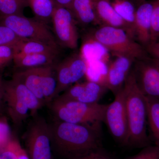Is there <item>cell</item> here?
<instances>
[{
	"instance_id": "7a4b0ae2",
	"label": "cell",
	"mask_w": 159,
	"mask_h": 159,
	"mask_svg": "<svg viewBox=\"0 0 159 159\" xmlns=\"http://www.w3.org/2000/svg\"><path fill=\"white\" fill-rule=\"evenodd\" d=\"M122 89L128 120V146L143 148L150 145L147 133V110L145 97L137 85L132 70Z\"/></svg>"
},
{
	"instance_id": "603a6c76",
	"label": "cell",
	"mask_w": 159,
	"mask_h": 159,
	"mask_svg": "<svg viewBox=\"0 0 159 159\" xmlns=\"http://www.w3.org/2000/svg\"><path fill=\"white\" fill-rule=\"evenodd\" d=\"M28 2L35 18L47 25L51 21L56 7L54 0H28Z\"/></svg>"
},
{
	"instance_id": "52a82bcc",
	"label": "cell",
	"mask_w": 159,
	"mask_h": 159,
	"mask_svg": "<svg viewBox=\"0 0 159 159\" xmlns=\"http://www.w3.org/2000/svg\"><path fill=\"white\" fill-rule=\"evenodd\" d=\"M53 34L59 47L75 50L79 40L77 21L68 8L56 6L51 17Z\"/></svg>"
},
{
	"instance_id": "44dd1931",
	"label": "cell",
	"mask_w": 159,
	"mask_h": 159,
	"mask_svg": "<svg viewBox=\"0 0 159 159\" xmlns=\"http://www.w3.org/2000/svg\"><path fill=\"white\" fill-rule=\"evenodd\" d=\"M108 1L117 14L129 27L134 38V27L136 11V7L134 4L129 0H108Z\"/></svg>"
},
{
	"instance_id": "d590c367",
	"label": "cell",
	"mask_w": 159,
	"mask_h": 159,
	"mask_svg": "<svg viewBox=\"0 0 159 159\" xmlns=\"http://www.w3.org/2000/svg\"><path fill=\"white\" fill-rule=\"evenodd\" d=\"M129 1H131L133 3L134 5H136L137 6L138 5H139V4L142 3V2H144V1H145V0H129Z\"/></svg>"
},
{
	"instance_id": "ba28073f",
	"label": "cell",
	"mask_w": 159,
	"mask_h": 159,
	"mask_svg": "<svg viewBox=\"0 0 159 159\" xmlns=\"http://www.w3.org/2000/svg\"><path fill=\"white\" fill-rule=\"evenodd\" d=\"M57 87L55 99L74 84L79 82L87 74L86 61L79 52H74L55 65Z\"/></svg>"
},
{
	"instance_id": "277c9868",
	"label": "cell",
	"mask_w": 159,
	"mask_h": 159,
	"mask_svg": "<svg viewBox=\"0 0 159 159\" xmlns=\"http://www.w3.org/2000/svg\"><path fill=\"white\" fill-rule=\"evenodd\" d=\"M49 106L55 120L92 125L104 122L107 104L87 103L55 99Z\"/></svg>"
},
{
	"instance_id": "8992f818",
	"label": "cell",
	"mask_w": 159,
	"mask_h": 159,
	"mask_svg": "<svg viewBox=\"0 0 159 159\" xmlns=\"http://www.w3.org/2000/svg\"><path fill=\"white\" fill-rule=\"evenodd\" d=\"M24 134L30 159H53L49 124L44 118L33 116Z\"/></svg>"
},
{
	"instance_id": "4dcf8cb0",
	"label": "cell",
	"mask_w": 159,
	"mask_h": 159,
	"mask_svg": "<svg viewBox=\"0 0 159 159\" xmlns=\"http://www.w3.org/2000/svg\"><path fill=\"white\" fill-rule=\"evenodd\" d=\"M70 159H114L112 157L102 150L100 149L91 152L84 155L76 157Z\"/></svg>"
},
{
	"instance_id": "6da1fadb",
	"label": "cell",
	"mask_w": 159,
	"mask_h": 159,
	"mask_svg": "<svg viewBox=\"0 0 159 159\" xmlns=\"http://www.w3.org/2000/svg\"><path fill=\"white\" fill-rule=\"evenodd\" d=\"M100 124H77L55 120L49 124L52 151L70 159L102 148Z\"/></svg>"
},
{
	"instance_id": "30bf717a",
	"label": "cell",
	"mask_w": 159,
	"mask_h": 159,
	"mask_svg": "<svg viewBox=\"0 0 159 159\" xmlns=\"http://www.w3.org/2000/svg\"><path fill=\"white\" fill-rule=\"evenodd\" d=\"M132 71L142 93L159 99V59L149 55L136 60Z\"/></svg>"
},
{
	"instance_id": "e575fe53",
	"label": "cell",
	"mask_w": 159,
	"mask_h": 159,
	"mask_svg": "<svg viewBox=\"0 0 159 159\" xmlns=\"http://www.w3.org/2000/svg\"><path fill=\"white\" fill-rule=\"evenodd\" d=\"M18 159H30L25 149L20 145L18 152Z\"/></svg>"
},
{
	"instance_id": "d6a6232c",
	"label": "cell",
	"mask_w": 159,
	"mask_h": 159,
	"mask_svg": "<svg viewBox=\"0 0 159 159\" xmlns=\"http://www.w3.org/2000/svg\"><path fill=\"white\" fill-rule=\"evenodd\" d=\"M4 102V81L0 75V115L2 111Z\"/></svg>"
},
{
	"instance_id": "3957f363",
	"label": "cell",
	"mask_w": 159,
	"mask_h": 159,
	"mask_svg": "<svg viewBox=\"0 0 159 159\" xmlns=\"http://www.w3.org/2000/svg\"><path fill=\"white\" fill-rule=\"evenodd\" d=\"M86 37L103 46L112 55H126L136 60L149 55L145 48L123 29L99 26L89 31Z\"/></svg>"
},
{
	"instance_id": "7402d4cb",
	"label": "cell",
	"mask_w": 159,
	"mask_h": 159,
	"mask_svg": "<svg viewBox=\"0 0 159 159\" xmlns=\"http://www.w3.org/2000/svg\"><path fill=\"white\" fill-rule=\"evenodd\" d=\"M145 99L147 122L152 134L155 145L159 147V99L147 97H145Z\"/></svg>"
},
{
	"instance_id": "d6986e66",
	"label": "cell",
	"mask_w": 159,
	"mask_h": 159,
	"mask_svg": "<svg viewBox=\"0 0 159 159\" xmlns=\"http://www.w3.org/2000/svg\"><path fill=\"white\" fill-rule=\"evenodd\" d=\"M108 90L102 83L88 80L83 86L76 101L87 103H99V101Z\"/></svg>"
},
{
	"instance_id": "8d00e7d4",
	"label": "cell",
	"mask_w": 159,
	"mask_h": 159,
	"mask_svg": "<svg viewBox=\"0 0 159 159\" xmlns=\"http://www.w3.org/2000/svg\"><path fill=\"white\" fill-rule=\"evenodd\" d=\"M157 41H159V39Z\"/></svg>"
},
{
	"instance_id": "1f68e13d",
	"label": "cell",
	"mask_w": 159,
	"mask_h": 159,
	"mask_svg": "<svg viewBox=\"0 0 159 159\" xmlns=\"http://www.w3.org/2000/svg\"><path fill=\"white\" fill-rule=\"evenodd\" d=\"M145 49L150 56L159 59V41L151 43Z\"/></svg>"
},
{
	"instance_id": "e0dca14e",
	"label": "cell",
	"mask_w": 159,
	"mask_h": 159,
	"mask_svg": "<svg viewBox=\"0 0 159 159\" xmlns=\"http://www.w3.org/2000/svg\"><path fill=\"white\" fill-rule=\"evenodd\" d=\"M41 70L42 67L20 70L14 73L12 77L24 84L45 106L42 88Z\"/></svg>"
},
{
	"instance_id": "4fadbf2b",
	"label": "cell",
	"mask_w": 159,
	"mask_h": 159,
	"mask_svg": "<svg viewBox=\"0 0 159 159\" xmlns=\"http://www.w3.org/2000/svg\"><path fill=\"white\" fill-rule=\"evenodd\" d=\"M4 95L10 96L19 100L28 107L32 116L45 105L22 83L12 77L4 81Z\"/></svg>"
},
{
	"instance_id": "ffe728a7",
	"label": "cell",
	"mask_w": 159,
	"mask_h": 159,
	"mask_svg": "<svg viewBox=\"0 0 159 159\" xmlns=\"http://www.w3.org/2000/svg\"><path fill=\"white\" fill-rule=\"evenodd\" d=\"M59 47L36 40L23 41L16 45L15 54H59Z\"/></svg>"
},
{
	"instance_id": "83f0119b",
	"label": "cell",
	"mask_w": 159,
	"mask_h": 159,
	"mask_svg": "<svg viewBox=\"0 0 159 159\" xmlns=\"http://www.w3.org/2000/svg\"><path fill=\"white\" fill-rule=\"evenodd\" d=\"M16 45L0 46V72L13 61L16 52Z\"/></svg>"
},
{
	"instance_id": "ac0fdd59",
	"label": "cell",
	"mask_w": 159,
	"mask_h": 159,
	"mask_svg": "<svg viewBox=\"0 0 159 159\" xmlns=\"http://www.w3.org/2000/svg\"><path fill=\"white\" fill-rule=\"evenodd\" d=\"M55 64L42 67L41 84L46 105H49L54 100L57 87Z\"/></svg>"
},
{
	"instance_id": "8fae6325",
	"label": "cell",
	"mask_w": 159,
	"mask_h": 159,
	"mask_svg": "<svg viewBox=\"0 0 159 159\" xmlns=\"http://www.w3.org/2000/svg\"><path fill=\"white\" fill-rule=\"evenodd\" d=\"M113 56L101 82L115 95L123 88L136 59L126 55Z\"/></svg>"
},
{
	"instance_id": "d4e9b609",
	"label": "cell",
	"mask_w": 159,
	"mask_h": 159,
	"mask_svg": "<svg viewBox=\"0 0 159 159\" xmlns=\"http://www.w3.org/2000/svg\"><path fill=\"white\" fill-rule=\"evenodd\" d=\"M25 40H27L19 37L8 27L0 25V46L14 45Z\"/></svg>"
},
{
	"instance_id": "2e32d148",
	"label": "cell",
	"mask_w": 159,
	"mask_h": 159,
	"mask_svg": "<svg viewBox=\"0 0 159 159\" xmlns=\"http://www.w3.org/2000/svg\"><path fill=\"white\" fill-rule=\"evenodd\" d=\"M58 54H15L13 61L20 70L37 68L57 63Z\"/></svg>"
},
{
	"instance_id": "cb8c5ba5",
	"label": "cell",
	"mask_w": 159,
	"mask_h": 159,
	"mask_svg": "<svg viewBox=\"0 0 159 159\" xmlns=\"http://www.w3.org/2000/svg\"><path fill=\"white\" fill-rule=\"evenodd\" d=\"M27 6L28 0H0V16L24 15L23 11Z\"/></svg>"
},
{
	"instance_id": "9a60e30c",
	"label": "cell",
	"mask_w": 159,
	"mask_h": 159,
	"mask_svg": "<svg viewBox=\"0 0 159 159\" xmlns=\"http://www.w3.org/2000/svg\"><path fill=\"white\" fill-rule=\"evenodd\" d=\"M96 2V0H73L69 9L80 25L99 26L95 12Z\"/></svg>"
},
{
	"instance_id": "5bb4252c",
	"label": "cell",
	"mask_w": 159,
	"mask_h": 159,
	"mask_svg": "<svg viewBox=\"0 0 159 159\" xmlns=\"http://www.w3.org/2000/svg\"><path fill=\"white\" fill-rule=\"evenodd\" d=\"M95 12L99 26H109L124 29L133 37L130 28L117 14L108 0H96Z\"/></svg>"
},
{
	"instance_id": "7c38bea8",
	"label": "cell",
	"mask_w": 159,
	"mask_h": 159,
	"mask_svg": "<svg viewBox=\"0 0 159 159\" xmlns=\"http://www.w3.org/2000/svg\"><path fill=\"white\" fill-rule=\"evenodd\" d=\"M152 1L146 0L136 7L134 25V39L146 48L151 43Z\"/></svg>"
},
{
	"instance_id": "f546056e",
	"label": "cell",
	"mask_w": 159,
	"mask_h": 159,
	"mask_svg": "<svg viewBox=\"0 0 159 159\" xmlns=\"http://www.w3.org/2000/svg\"><path fill=\"white\" fill-rule=\"evenodd\" d=\"M126 159H159V147L155 145H148L137 154Z\"/></svg>"
},
{
	"instance_id": "4316f807",
	"label": "cell",
	"mask_w": 159,
	"mask_h": 159,
	"mask_svg": "<svg viewBox=\"0 0 159 159\" xmlns=\"http://www.w3.org/2000/svg\"><path fill=\"white\" fill-rule=\"evenodd\" d=\"M20 145L19 141L12 137L10 142L0 150V159H18Z\"/></svg>"
},
{
	"instance_id": "5b68a950",
	"label": "cell",
	"mask_w": 159,
	"mask_h": 159,
	"mask_svg": "<svg viewBox=\"0 0 159 159\" xmlns=\"http://www.w3.org/2000/svg\"><path fill=\"white\" fill-rule=\"evenodd\" d=\"M0 25L8 27L23 39L60 47L48 25L35 18L27 17L24 15L0 16Z\"/></svg>"
},
{
	"instance_id": "836d02e7",
	"label": "cell",
	"mask_w": 159,
	"mask_h": 159,
	"mask_svg": "<svg viewBox=\"0 0 159 159\" xmlns=\"http://www.w3.org/2000/svg\"><path fill=\"white\" fill-rule=\"evenodd\" d=\"M73 0H54L56 6L70 8Z\"/></svg>"
},
{
	"instance_id": "484cf974",
	"label": "cell",
	"mask_w": 159,
	"mask_h": 159,
	"mask_svg": "<svg viewBox=\"0 0 159 159\" xmlns=\"http://www.w3.org/2000/svg\"><path fill=\"white\" fill-rule=\"evenodd\" d=\"M152 2L151 43L156 42L159 39V0H153Z\"/></svg>"
},
{
	"instance_id": "9c48e42d",
	"label": "cell",
	"mask_w": 159,
	"mask_h": 159,
	"mask_svg": "<svg viewBox=\"0 0 159 159\" xmlns=\"http://www.w3.org/2000/svg\"><path fill=\"white\" fill-rule=\"evenodd\" d=\"M122 89L115 95L113 101L107 104L104 122L116 142L123 146H128L129 133L128 120Z\"/></svg>"
},
{
	"instance_id": "f1b7e54d",
	"label": "cell",
	"mask_w": 159,
	"mask_h": 159,
	"mask_svg": "<svg viewBox=\"0 0 159 159\" xmlns=\"http://www.w3.org/2000/svg\"><path fill=\"white\" fill-rule=\"evenodd\" d=\"M11 129L6 117L0 116V150L12 139Z\"/></svg>"
}]
</instances>
